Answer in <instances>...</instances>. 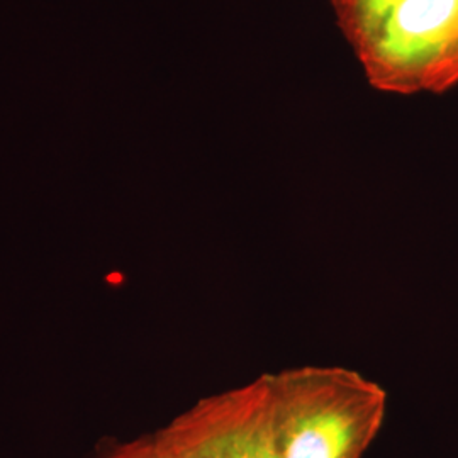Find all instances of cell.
<instances>
[{
  "instance_id": "obj_2",
  "label": "cell",
  "mask_w": 458,
  "mask_h": 458,
  "mask_svg": "<svg viewBox=\"0 0 458 458\" xmlns=\"http://www.w3.org/2000/svg\"><path fill=\"white\" fill-rule=\"evenodd\" d=\"M157 442L189 458H280L265 376L202 401Z\"/></svg>"
},
{
  "instance_id": "obj_1",
  "label": "cell",
  "mask_w": 458,
  "mask_h": 458,
  "mask_svg": "<svg viewBox=\"0 0 458 458\" xmlns=\"http://www.w3.org/2000/svg\"><path fill=\"white\" fill-rule=\"evenodd\" d=\"M280 458H361L384 425L387 393L344 367L265 374Z\"/></svg>"
},
{
  "instance_id": "obj_4",
  "label": "cell",
  "mask_w": 458,
  "mask_h": 458,
  "mask_svg": "<svg viewBox=\"0 0 458 458\" xmlns=\"http://www.w3.org/2000/svg\"><path fill=\"white\" fill-rule=\"evenodd\" d=\"M102 458H166L162 452V448L158 446L157 438L155 440H140V442L130 443L124 445L121 448H117L114 452L107 454Z\"/></svg>"
},
{
  "instance_id": "obj_6",
  "label": "cell",
  "mask_w": 458,
  "mask_h": 458,
  "mask_svg": "<svg viewBox=\"0 0 458 458\" xmlns=\"http://www.w3.org/2000/svg\"><path fill=\"white\" fill-rule=\"evenodd\" d=\"M158 443V442H157ZM158 446L162 448V452H164V455L166 458H189V457H183V455H179V454H172V452H168V450H165L164 446L158 443Z\"/></svg>"
},
{
  "instance_id": "obj_5",
  "label": "cell",
  "mask_w": 458,
  "mask_h": 458,
  "mask_svg": "<svg viewBox=\"0 0 458 458\" xmlns=\"http://www.w3.org/2000/svg\"><path fill=\"white\" fill-rule=\"evenodd\" d=\"M367 2H369L370 13H376L377 16L384 17L401 0H367Z\"/></svg>"
},
{
  "instance_id": "obj_3",
  "label": "cell",
  "mask_w": 458,
  "mask_h": 458,
  "mask_svg": "<svg viewBox=\"0 0 458 458\" xmlns=\"http://www.w3.org/2000/svg\"><path fill=\"white\" fill-rule=\"evenodd\" d=\"M382 21L395 82L437 92L458 82V0H401Z\"/></svg>"
}]
</instances>
